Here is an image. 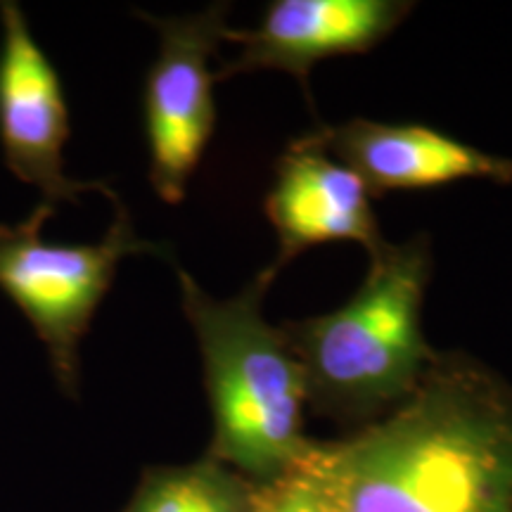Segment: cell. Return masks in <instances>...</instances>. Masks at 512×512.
Returning <instances> with one entry per match:
<instances>
[{"mask_svg":"<svg viewBox=\"0 0 512 512\" xmlns=\"http://www.w3.org/2000/svg\"><path fill=\"white\" fill-rule=\"evenodd\" d=\"M256 486L219 460L147 467L124 512H226L247 503Z\"/></svg>","mask_w":512,"mask_h":512,"instance_id":"10","label":"cell"},{"mask_svg":"<svg viewBox=\"0 0 512 512\" xmlns=\"http://www.w3.org/2000/svg\"><path fill=\"white\" fill-rule=\"evenodd\" d=\"M254 512H330V508L299 465L290 475L256 486Z\"/></svg>","mask_w":512,"mask_h":512,"instance_id":"11","label":"cell"},{"mask_svg":"<svg viewBox=\"0 0 512 512\" xmlns=\"http://www.w3.org/2000/svg\"><path fill=\"white\" fill-rule=\"evenodd\" d=\"M430 273L425 235L384 242L347 304L280 325L302 366L313 411L342 422H375L420 387L441 354L422 328Z\"/></svg>","mask_w":512,"mask_h":512,"instance_id":"3","label":"cell"},{"mask_svg":"<svg viewBox=\"0 0 512 512\" xmlns=\"http://www.w3.org/2000/svg\"><path fill=\"white\" fill-rule=\"evenodd\" d=\"M266 266L235 297L216 299L178 268L183 313L200 347L211 408L207 456L254 486L290 475L316 446L304 434L306 384L285 332L264 318Z\"/></svg>","mask_w":512,"mask_h":512,"instance_id":"2","label":"cell"},{"mask_svg":"<svg viewBox=\"0 0 512 512\" xmlns=\"http://www.w3.org/2000/svg\"><path fill=\"white\" fill-rule=\"evenodd\" d=\"M0 150L19 181L43 195V202H76L83 192H117L105 183L74 181L64 174L69 107L55 64L31 36L22 5L0 3Z\"/></svg>","mask_w":512,"mask_h":512,"instance_id":"6","label":"cell"},{"mask_svg":"<svg viewBox=\"0 0 512 512\" xmlns=\"http://www.w3.org/2000/svg\"><path fill=\"white\" fill-rule=\"evenodd\" d=\"M254 494H256V489H254ZM226 512H254V496L249 498L247 503H242V505H235V508H230V510H226Z\"/></svg>","mask_w":512,"mask_h":512,"instance_id":"12","label":"cell"},{"mask_svg":"<svg viewBox=\"0 0 512 512\" xmlns=\"http://www.w3.org/2000/svg\"><path fill=\"white\" fill-rule=\"evenodd\" d=\"M332 157L361 176L375 195L392 190H427L484 178L512 183V159L489 155L422 124L349 119L311 131Z\"/></svg>","mask_w":512,"mask_h":512,"instance_id":"9","label":"cell"},{"mask_svg":"<svg viewBox=\"0 0 512 512\" xmlns=\"http://www.w3.org/2000/svg\"><path fill=\"white\" fill-rule=\"evenodd\" d=\"M302 467L330 512H512V384L439 354L394 411Z\"/></svg>","mask_w":512,"mask_h":512,"instance_id":"1","label":"cell"},{"mask_svg":"<svg viewBox=\"0 0 512 512\" xmlns=\"http://www.w3.org/2000/svg\"><path fill=\"white\" fill-rule=\"evenodd\" d=\"M266 216L278 235L280 273L306 249L325 242H356L373 256L384 242L373 211V192L311 133L292 140L278 159Z\"/></svg>","mask_w":512,"mask_h":512,"instance_id":"8","label":"cell"},{"mask_svg":"<svg viewBox=\"0 0 512 512\" xmlns=\"http://www.w3.org/2000/svg\"><path fill=\"white\" fill-rule=\"evenodd\" d=\"M413 3L403 0H275L256 29H230L226 43L238 57L226 62L216 81L261 72H287L309 88L320 60L373 50L399 27Z\"/></svg>","mask_w":512,"mask_h":512,"instance_id":"7","label":"cell"},{"mask_svg":"<svg viewBox=\"0 0 512 512\" xmlns=\"http://www.w3.org/2000/svg\"><path fill=\"white\" fill-rule=\"evenodd\" d=\"M105 238L93 245H62L43 235L55 207L41 202L24 221L0 223V292L27 316L46 344L53 375L64 394H79L81 339L110 292L126 256L159 254L162 245L143 240L117 195Z\"/></svg>","mask_w":512,"mask_h":512,"instance_id":"4","label":"cell"},{"mask_svg":"<svg viewBox=\"0 0 512 512\" xmlns=\"http://www.w3.org/2000/svg\"><path fill=\"white\" fill-rule=\"evenodd\" d=\"M228 3L181 17L138 12L159 34V50L145 79V136L150 183L159 200L183 202L216 128L211 60L228 36Z\"/></svg>","mask_w":512,"mask_h":512,"instance_id":"5","label":"cell"}]
</instances>
